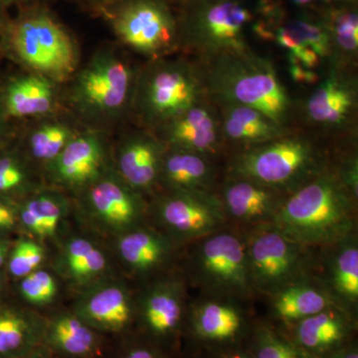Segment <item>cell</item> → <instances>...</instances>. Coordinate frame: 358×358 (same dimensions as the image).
<instances>
[{"mask_svg":"<svg viewBox=\"0 0 358 358\" xmlns=\"http://www.w3.org/2000/svg\"><path fill=\"white\" fill-rule=\"evenodd\" d=\"M357 201L338 173L324 169L287 195L272 224L296 243L322 248L357 230Z\"/></svg>","mask_w":358,"mask_h":358,"instance_id":"cell-1","label":"cell"},{"mask_svg":"<svg viewBox=\"0 0 358 358\" xmlns=\"http://www.w3.org/2000/svg\"><path fill=\"white\" fill-rule=\"evenodd\" d=\"M209 65L206 89L220 103L246 106L285 126L292 101L271 61L249 50L220 56Z\"/></svg>","mask_w":358,"mask_h":358,"instance_id":"cell-2","label":"cell"},{"mask_svg":"<svg viewBox=\"0 0 358 358\" xmlns=\"http://www.w3.org/2000/svg\"><path fill=\"white\" fill-rule=\"evenodd\" d=\"M186 246L190 248L181 273L205 296L240 301L255 296L244 235L240 230L227 225Z\"/></svg>","mask_w":358,"mask_h":358,"instance_id":"cell-3","label":"cell"},{"mask_svg":"<svg viewBox=\"0 0 358 358\" xmlns=\"http://www.w3.org/2000/svg\"><path fill=\"white\" fill-rule=\"evenodd\" d=\"M134 286V331L171 357H181L188 301L187 281L178 268Z\"/></svg>","mask_w":358,"mask_h":358,"instance_id":"cell-4","label":"cell"},{"mask_svg":"<svg viewBox=\"0 0 358 358\" xmlns=\"http://www.w3.org/2000/svg\"><path fill=\"white\" fill-rule=\"evenodd\" d=\"M324 169L310 141L285 136L245 148L231 160L229 174L289 194Z\"/></svg>","mask_w":358,"mask_h":358,"instance_id":"cell-5","label":"cell"},{"mask_svg":"<svg viewBox=\"0 0 358 358\" xmlns=\"http://www.w3.org/2000/svg\"><path fill=\"white\" fill-rule=\"evenodd\" d=\"M206 91L205 76L195 66L157 59L136 78L133 103L141 121L162 127L203 102Z\"/></svg>","mask_w":358,"mask_h":358,"instance_id":"cell-6","label":"cell"},{"mask_svg":"<svg viewBox=\"0 0 358 358\" xmlns=\"http://www.w3.org/2000/svg\"><path fill=\"white\" fill-rule=\"evenodd\" d=\"M74 196L75 223L106 243L148 222L147 197L129 186L114 166Z\"/></svg>","mask_w":358,"mask_h":358,"instance_id":"cell-7","label":"cell"},{"mask_svg":"<svg viewBox=\"0 0 358 358\" xmlns=\"http://www.w3.org/2000/svg\"><path fill=\"white\" fill-rule=\"evenodd\" d=\"M136 78L119 54L108 49L96 52L75 78L73 105L90 119H115L133 103Z\"/></svg>","mask_w":358,"mask_h":358,"instance_id":"cell-8","label":"cell"},{"mask_svg":"<svg viewBox=\"0 0 358 358\" xmlns=\"http://www.w3.org/2000/svg\"><path fill=\"white\" fill-rule=\"evenodd\" d=\"M242 232L250 274L256 294L270 296L289 284L312 274V249L289 239L272 223Z\"/></svg>","mask_w":358,"mask_h":358,"instance_id":"cell-9","label":"cell"},{"mask_svg":"<svg viewBox=\"0 0 358 358\" xmlns=\"http://www.w3.org/2000/svg\"><path fill=\"white\" fill-rule=\"evenodd\" d=\"M11 44L26 66L54 83L69 79L79 64L74 39L46 13H34L20 20L14 27Z\"/></svg>","mask_w":358,"mask_h":358,"instance_id":"cell-10","label":"cell"},{"mask_svg":"<svg viewBox=\"0 0 358 358\" xmlns=\"http://www.w3.org/2000/svg\"><path fill=\"white\" fill-rule=\"evenodd\" d=\"M148 221L182 247L229 225L218 194L187 190L152 195Z\"/></svg>","mask_w":358,"mask_h":358,"instance_id":"cell-11","label":"cell"},{"mask_svg":"<svg viewBox=\"0 0 358 358\" xmlns=\"http://www.w3.org/2000/svg\"><path fill=\"white\" fill-rule=\"evenodd\" d=\"M252 13L243 0H199L185 23V41L207 61L251 50L245 29Z\"/></svg>","mask_w":358,"mask_h":358,"instance_id":"cell-12","label":"cell"},{"mask_svg":"<svg viewBox=\"0 0 358 358\" xmlns=\"http://www.w3.org/2000/svg\"><path fill=\"white\" fill-rule=\"evenodd\" d=\"M49 266L72 294L121 274L107 243L75 221L50 247Z\"/></svg>","mask_w":358,"mask_h":358,"instance_id":"cell-13","label":"cell"},{"mask_svg":"<svg viewBox=\"0 0 358 358\" xmlns=\"http://www.w3.org/2000/svg\"><path fill=\"white\" fill-rule=\"evenodd\" d=\"M107 245L117 270L134 285L176 268L181 249L185 248L148 221Z\"/></svg>","mask_w":358,"mask_h":358,"instance_id":"cell-14","label":"cell"},{"mask_svg":"<svg viewBox=\"0 0 358 358\" xmlns=\"http://www.w3.org/2000/svg\"><path fill=\"white\" fill-rule=\"evenodd\" d=\"M239 303L212 296L189 301L185 341L205 352L245 345L254 322Z\"/></svg>","mask_w":358,"mask_h":358,"instance_id":"cell-15","label":"cell"},{"mask_svg":"<svg viewBox=\"0 0 358 358\" xmlns=\"http://www.w3.org/2000/svg\"><path fill=\"white\" fill-rule=\"evenodd\" d=\"M72 296L71 310L96 331L110 338L134 331V286L122 274L103 279Z\"/></svg>","mask_w":358,"mask_h":358,"instance_id":"cell-16","label":"cell"},{"mask_svg":"<svg viewBox=\"0 0 358 358\" xmlns=\"http://www.w3.org/2000/svg\"><path fill=\"white\" fill-rule=\"evenodd\" d=\"M113 24L122 43L154 60L173 50L178 40L173 13L162 0H129Z\"/></svg>","mask_w":358,"mask_h":358,"instance_id":"cell-17","label":"cell"},{"mask_svg":"<svg viewBox=\"0 0 358 358\" xmlns=\"http://www.w3.org/2000/svg\"><path fill=\"white\" fill-rule=\"evenodd\" d=\"M113 166L102 138L87 134L75 136L42 174L49 186L75 195Z\"/></svg>","mask_w":358,"mask_h":358,"instance_id":"cell-18","label":"cell"},{"mask_svg":"<svg viewBox=\"0 0 358 358\" xmlns=\"http://www.w3.org/2000/svg\"><path fill=\"white\" fill-rule=\"evenodd\" d=\"M45 315L43 345L55 358H103L112 338L90 327L69 307Z\"/></svg>","mask_w":358,"mask_h":358,"instance_id":"cell-19","label":"cell"},{"mask_svg":"<svg viewBox=\"0 0 358 358\" xmlns=\"http://www.w3.org/2000/svg\"><path fill=\"white\" fill-rule=\"evenodd\" d=\"M22 234L51 247L74 223V202L62 190L44 185L17 203Z\"/></svg>","mask_w":358,"mask_h":358,"instance_id":"cell-20","label":"cell"},{"mask_svg":"<svg viewBox=\"0 0 358 358\" xmlns=\"http://www.w3.org/2000/svg\"><path fill=\"white\" fill-rule=\"evenodd\" d=\"M357 315L333 305L285 329L313 358H326L355 339Z\"/></svg>","mask_w":358,"mask_h":358,"instance_id":"cell-21","label":"cell"},{"mask_svg":"<svg viewBox=\"0 0 358 358\" xmlns=\"http://www.w3.org/2000/svg\"><path fill=\"white\" fill-rule=\"evenodd\" d=\"M288 194L245 178H230L218 195L228 224L242 230L272 223Z\"/></svg>","mask_w":358,"mask_h":358,"instance_id":"cell-22","label":"cell"},{"mask_svg":"<svg viewBox=\"0 0 358 358\" xmlns=\"http://www.w3.org/2000/svg\"><path fill=\"white\" fill-rule=\"evenodd\" d=\"M320 249L322 275L320 279L336 305L357 315V230Z\"/></svg>","mask_w":358,"mask_h":358,"instance_id":"cell-23","label":"cell"},{"mask_svg":"<svg viewBox=\"0 0 358 358\" xmlns=\"http://www.w3.org/2000/svg\"><path fill=\"white\" fill-rule=\"evenodd\" d=\"M166 143L145 134L127 136L115 152V171L129 186L145 195H154L159 188V176Z\"/></svg>","mask_w":358,"mask_h":358,"instance_id":"cell-24","label":"cell"},{"mask_svg":"<svg viewBox=\"0 0 358 358\" xmlns=\"http://www.w3.org/2000/svg\"><path fill=\"white\" fill-rule=\"evenodd\" d=\"M162 128V143L211 159L222 147V131L213 110L203 102L167 122Z\"/></svg>","mask_w":358,"mask_h":358,"instance_id":"cell-25","label":"cell"},{"mask_svg":"<svg viewBox=\"0 0 358 358\" xmlns=\"http://www.w3.org/2000/svg\"><path fill=\"white\" fill-rule=\"evenodd\" d=\"M268 299L271 315L284 329L336 305L319 275L313 273L291 282Z\"/></svg>","mask_w":358,"mask_h":358,"instance_id":"cell-26","label":"cell"},{"mask_svg":"<svg viewBox=\"0 0 358 358\" xmlns=\"http://www.w3.org/2000/svg\"><path fill=\"white\" fill-rule=\"evenodd\" d=\"M215 169L208 157L166 148L160 166V189L215 193Z\"/></svg>","mask_w":358,"mask_h":358,"instance_id":"cell-27","label":"cell"},{"mask_svg":"<svg viewBox=\"0 0 358 358\" xmlns=\"http://www.w3.org/2000/svg\"><path fill=\"white\" fill-rule=\"evenodd\" d=\"M45 315L25 305H0V358L22 357L43 345Z\"/></svg>","mask_w":358,"mask_h":358,"instance_id":"cell-28","label":"cell"},{"mask_svg":"<svg viewBox=\"0 0 358 358\" xmlns=\"http://www.w3.org/2000/svg\"><path fill=\"white\" fill-rule=\"evenodd\" d=\"M222 110L220 122L223 138L244 150L288 136L285 126L252 108L223 103Z\"/></svg>","mask_w":358,"mask_h":358,"instance_id":"cell-29","label":"cell"},{"mask_svg":"<svg viewBox=\"0 0 358 358\" xmlns=\"http://www.w3.org/2000/svg\"><path fill=\"white\" fill-rule=\"evenodd\" d=\"M355 85L336 71L308 98V117L317 124L339 126L346 122L355 109Z\"/></svg>","mask_w":358,"mask_h":358,"instance_id":"cell-30","label":"cell"},{"mask_svg":"<svg viewBox=\"0 0 358 358\" xmlns=\"http://www.w3.org/2000/svg\"><path fill=\"white\" fill-rule=\"evenodd\" d=\"M56 105L54 82L37 73L14 79L6 89V106L15 117L50 114Z\"/></svg>","mask_w":358,"mask_h":358,"instance_id":"cell-31","label":"cell"},{"mask_svg":"<svg viewBox=\"0 0 358 358\" xmlns=\"http://www.w3.org/2000/svg\"><path fill=\"white\" fill-rule=\"evenodd\" d=\"M66 291L49 264L17 281V294L23 305L43 315L60 307L59 301Z\"/></svg>","mask_w":358,"mask_h":358,"instance_id":"cell-32","label":"cell"},{"mask_svg":"<svg viewBox=\"0 0 358 358\" xmlns=\"http://www.w3.org/2000/svg\"><path fill=\"white\" fill-rule=\"evenodd\" d=\"M245 346L256 358H313L284 329L271 322H254Z\"/></svg>","mask_w":358,"mask_h":358,"instance_id":"cell-33","label":"cell"},{"mask_svg":"<svg viewBox=\"0 0 358 358\" xmlns=\"http://www.w3.org/2000/svg\"><path fill=\"white\" fill-rule=\"evenodd\" d=\"M50 247L34 238L22 236L11 244L6 267L8 275L15 281L48 265Z\"/></svg>","mask_w":358,"mask_h":358,"instance_id":"cell-34","label":"cell"},{"mask_svg":"<svg viewBox=\"0 0 358 358\" xmlns=\"http://www.w3.org/2000/svg\"><path fill=\"white\" fill-rule=\"evenodd\" d=\"M69 127L62 122H48L33 131L28 141L30 159L34 166L39 164L42 171L74 138ZM43 176V174H42Z\"/></svg>","mask_w":358,"mask_h":358,"instance_id":"cell-35","label":"cell"},{"mask_svg":"<svg viewBox=\"0 0 358 358\" xmlns=\"http://www.w3.org/2000/svg\"><path fill=\"white\" fill-rule=\"evenodd\" d=\"M324 25L331 47L346 57L353 58L358 50V15L353 9H334L327 13Z\"/></svg>","mask_w":358,"mask_h":358,"instance_id":"cell-36","label":"cell"},{"mask_svg":"<svg viewBox=\"0 0 358 358\" xmlns=\"http://www.w3.org/2000/svg\"><path fill=\"white\" fill-rule=\"evenodd\" d=\"M44 185L36 169H30L17 157H0V194L16 192L25 197Z\"/></svg>","mask_w":358,"mask_h":358,"instance_id":"cell-37","label":"cell"},{"mask_svg":"<svg viewBox=\"0 0 358 358\" xmlns=\"http://www.w3.org/2000/svg\"><path fill=\"white\" fill-rule=\"evenodd\" d=\"M103 358H178L162 352L136 331L112 338L109 350Z\"/></svg>","mask_w":358,"mask_h":358,"instance_id":"cell-38","label":"cell"},{"mask_svg":"<svg viewBox=\"0 0 358 358\" xmlns=\"http://www.w3.org/2000/svg\"><path fill=\"white\" fill-rule=\"evenodd\" d=\"M300 30L303 41L313 49L320 59L329 57L333 53L331 38L322 23H315L308 20H294Z\"/></svg>","mask_w":358,"mask_h":358,"instance_id":"cell-39","label":"cell"},{"mask_svg":"<svg viewBox=\"0 0 358 358\" xmlns=\"http://www.w3.org/2000/svg\"><path fill=\"white\" fill-rule=\"evenodd\" d=\"M16 229H20L17 204L0 199V236L6 237L7 233Z\"/></svg>","mask_w":358,"mask_h":358,"instance_id":"cell-40","label":"cell"},{"mask_svg":"<svg viewBox=\"0 0 358 358\" xmlns=\"http://www.w3.org/2000/svg\"><path fill=\"white\" fill-rule=\"evenodd\" d=\"M289 72L292 79L301 84H313L317 81L319 76L315 70L310 69L301 64L300 61L296 60L291 54H288Z\"/></svg>","mask_w":358,"mask_h":358,"instance_id":"cell-41","label":"cell"},{"mask_svg":"<svg viewBox=\"0 0 358 358\" xmlns=\"http://www.w3.org/2000/svg\"><path fill=\"white\" fill-rule=\"evenodd\" d=\"M341 182L348 188L353 196L357 199L358 195V164L357 157L346 162L338 173Z\"/></svg>","mask_w":358,"mask_h":358,"instance_id":"cell-42","label":"cell"},{"mask_svg":"<svg viewBox=\"0 0 358 358\" xmlns=\"http://www.w3.org/2000/svg\"><path fill=\"white\" fill-rule=\"evenodd\" d=\"M206 358H256L249 352L248 348L243 345L233 346L223 350H213L206 352Z\"/></svg>","mask_w":358,"mask_h":358,"instance_id":"cell-43","label":"cell"},{"mask_svg":"<svg viewBox=\"0 0 358 358\" xmlns=\"http://www.w3.org/2000/svg\"><path fill=\"white\" fill-rule=\"evenodd\" d=\"M326 358H358L357 341L353 339L350 343L339 348L336 352L331 353V355H329V357Z\"/></svg>","mask_w":358,"mask_h":358,"instance_id":"cell-44","label":"cell"},{"mask_svg":"<svg viewBox=\"0 0 358 358\" xmlns=\"http://www.w3.org/2000/svg\"><path fill=\"white\" fill-rule=\"evenodd\" d=\"M13 242L9 241L6 237L0 236V268L6 267L7 256L10 250Z\"/></svg>","mask_w":358,"mask_h":358,"instance_id":"cell-45","label":"cell"},{"mask_svg":"<svg viewBox=\"0 0 358 358\" xmlns=\"http://www.w3.org/2000/svg\"><path fill=\"white\" fill-rule=\"evenodd\" d=\"M16 358H55L44 345L39 346L36 350H32L31 352L27 355H22V357Z\"/></svg>","mask_w":358,"mask_h":358,"instance_id":"cell-46","label":"cell"},{"mask_svg":"<svg viewBox=\"0 0 358 358\" xmlns=\"http://www.w3.org/2000/svg\"><path fill=\"white\" fill-rule=\"evenodd\" d=\"M294 3L298 4V6H307V4H310V2H313V0H292Z\"/></svg>","mask_w":358,"mask_h":358,"instance_id":"cell-47","label":"cell"},{"mask_svg":"<svg viewBox=\"0 0 358 358\" xmlns=\"http://www.w3.org/2000/svg\"><path fill=\"white\" fill-rule=\"evenodd\" d=\"M4 279H6V278H4L3 270H2V268H0V293H1L2 289H3Z\"/></svg>","mask_w":358,"mask_h":358,"instance_id":"cell-48","label":"cell"},{"mask_svg":"<svg viewBox=\"0 0 358 358\" xmlns=\"http://www.w3.org/2000/svg\"><path fill=\"white\" fill-rule=\"evenodd\" d=\"M95 1H108V0H95Z\"/></svg>","mask_w":358,"mask_h":358,"instance_id":"cell-49","label":"cell"}]
</instances>
